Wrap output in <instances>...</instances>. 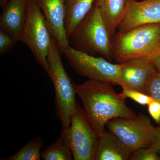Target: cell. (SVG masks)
Here are the masks:
<instances>
[{"mask_svg": "<svg viewBox=\"0 0 160 160\" xmlns=\"http://www.w3.org/2000/svg\"><path fill=\"white\" fill-rule=\"evenodd\" d=\"M127 0H96L95 3L110 38L115 33L126 12Z\"/></svg>", "mask_w": 160, "mask_h": 160, "instance_id": "5bb4252c", "label": "cell"}, {"mask_svg": "<svg viewBox=\"0 0 160 160\" xmlns=\"http://www.w3.org/2000/svg\"><path fill=\"white\" fill-rule=\"evenodd\" d=\"M29 0H9L0 16V27L16 42L21 41Z\"/></svg>", "mask_w": 160, "mask_h": 160, "instance_id": "7c38bea8", "label": "cell"}, {"mask_svg": "<svg viewBox=\"0 0 160 160\" xmlns=\"http://www.w3.org/2000/svg\"><path fill=\"white\" fill-rule=\"evenodd\" d=\"M160 23V0H127L126 12L118 28L125 32L137 26Z\"/></svg>", "mask_w": 160, "mask_h": 160, "instance_id": "9c48e42d", "label": "cell"}, {"mask_svg": "<svg viewBox=\"0 0 160 160\" xmlns=\"http://www.w3.org/2000/svg\"><path fill=\"white\" fill-rule=\"evenodd\" d=\"M96 0H65V27L69 38Z\"/></svg>", "mask_w": 160, "mask_h": 160, "instance_id": "9a60e30c", "label": "cell"}, {"mask_svg": "<svg viewBox=\"0 0 160 160\" xmlns=\"http://www.w3.org/2000/svg\"><path fill=\"white\" fill-rule=\"evenodd\" d=\"M61 53L56 41L52 37L47 57L49 67L48 75L54 86L57 117L62 127H68L76 105V93L74 83L72 82L63 66Z\"/></svg>", "mask_w": 160, "mask_h": 160, "instance_id": "277c9868", "label": "cell"}, {"mask_svg": "<svg viewBox=\"0 0 160 160\" xmlns=\"http://www.w3.org/2000/svg\"><path fill=\"white\" fill-rule=\"evenodd\" d=\"M72 69L89 80L107 82L121 86V65L113 64L105 58L94 55L69 47L63 51Z\"/></svg>", "mask_w": 160, "mask_h": 160, "instance_id": "8992f818", "label": "cell"}, {"mask_svg": "<svg viewBox=\"0 0 160 160\" xmlns=\"http://www.w3.org/2000/svg\"><path fill=\"white\" fill-rule=\"evenodd\" d=\"M60 52L70 47L65 27V0H37Z\"/></svg>", "mask_w": 160, "mask_h": 160, "instance_id": "8fae6325", "label": "cell"}, {"mask_svg": "<svg viewBox=\"0 0 160 160\" xmlns=\"http://www.w3.org/2000/svg\"><path fill=\"white\" fill-rule=\"evenodd\" d=\"M106 127L132 152L150 146L155 128L150 119L142 113L133 118L112 119Z\"/></svg>", "mask_w": 160, "mask_h": 160, "instance_id": "52a82bcc", "label": "cell"}, {"mask_svg": "<svg viewBox=\"0 0 160 160\" xmlns=\"http://www.w3.org/2000/svg\"><path fill=\"white\" fill-rule=\"evenodd\" d=\"M9 0H1L0 2H1V6L2 7V9L5 8L6 6V4L8 3V1Z\"/></svg>", "mask_w": 160, "mask_h": 160, "instance_id": "d4e9b609", "label": "cell"}, {"mask_svg": "<svg viewBox=\"0 0 160 160\" xmlns=\"http://www.w3.org/2000/svg\"><path fill=\"white\" fill-rule=\"evenodd\" d=\"M146 92L153 100L160 103V73L158 72H156L149 80Z\"/></svg>", "mask_w": 160, "mask_h": 160, "instance_id": "ffe728a7", "label": "cell"}, {"mask_svg": "<svg viewBox=\"0 0 160 160\" xmlns=\"http://www.w3.org/2000/svg\"><path fill=\"white\" fill-rule=\"evenodd\" d=\"M44 146L43 140L40 137L30 140L14 154L5 159L6 160H40L41 149Z\"/></svg>", "mask_w": 160, "mask_h": 160, "instance_id": "e0dca14e", "label": "cell"}, {"mask_svg": "<svg viewBox=\"0 0 160 160\" xmlns=\"http://www.w3.org/2000/svg\"><path fill=\"white\" fill-rule=\"evenodd\" d=\"M17 42L9 33L1 29L0 30V54H6L13 47Z\"/></svg>", "mask_w": 160, "mask_h": 160, "instance_id": "44dd1931", "label": "cell"}, {"mask_svg": "<svg viewBox=\"0 0 160 160\" xmlns=\"http://www.w3.org/2000/svg\"><path fill=\"white\" fill-rule=\"evenodd\" d=\"M132 152L116 136L106 131L99 135L94 160H130Z\"/></svg>", "mask_w": 160, "mask_h": 160, "instance_id": "4fadbf2b", "label": "cell"}, {"mask_svg": "<svg viewBox=\"0 0 160 160\" xmlns=\"http://www.w3.org/2000/svg\"><path fill=\"white\" fill-rule=\"evenodd\" d=\"M150 146L154 149L158 154L160 153V126L155 127Z\"/></svg>", "mask_w": 160, "mask_h": 160, "instance_id": "603a6c76", "label": "cell"}, {"mask_svg": "<svg viewBox=\"0 0 160 160\" xmlns=\"http://www.w3.org/2000/svg\"><path fill=\"white\" fill-rule=\"evenodd\" d=\"M73 85L87 120L99 135L107 131L105 127L110 120L136 115L111 83L89 79L82 84Z\"/></svg>", "mask_w": 160, "mask_h": 160, "instance_id": "6da1fadb", "label": "cell"}, {"mask_svg": "<svg viewBox=\"0 0 160 160\" xmlns=\"http://www.w3.org/2000/svg\"><path fill=\"white\" fill-rule=\"evenodd\" d=\"M52 37L44 15L37 0H29L27 16L21 38L32 53L36 62L49 74L48 52Z\"/></svg>", "mask_w": 160, "mask_h": 160, "instance_id": "5b68a950", "label": "cell"}, {"mask_svg": "<svg viewBox=\"0 0 160 160\" xmlns=\"http://www.w3.org/2000/svg\"><path fill=\"white\" fill-rule=\"evenodd\" d=\"M130 160H160V157L154 149L149 146L132 152Z\"/></svg>", "mask_w": 160, "mask_h": 160, "instance_id": "d6986e66", "label": "cell"}, {"mask_svg": "<svg viewBox=\"0 0 160 160\" xmlns=\"http://www.w3.org/2000/svg\"><path fill=\"white\" fill-rule=\"evenodd\" d=\"M119 64L121 87L125 86L146 93L147 84L157 72L151 59L148 57H140Z\"/></svg>", "mask_w": 160, "mask_h": 160, "instance_id": "30bf717a", "label": "cell"}, {"mask_svg": "<svg viewBox=\"0 0 160 160\" xmlns=\"http://www.w3.org/2000/svg\"><path fill=\"white\" fill-rule=\"evenodd\" d=\"M111 38L99 9L94 3L69 40L74 49L92 55H100L111 62L113 59Z\"/></svg>", "mask_w": 160, "mask_h": 160, "instance_id": "3957f363", "label": "cell"}, {"mask_svg": "<svg viewBox=\"0 0 160 160\" xmlns=\"http://www.w3.org/2000/svg\"><path fill=\"white\" fill-rule=\"evenodd\" d=\"M149 114L157 123L160 122V103L155 100L149 103L148 105Z\"/></svg>", "mask_w": 160, "mask_h": 160, "instance_id": "7402d4cb", "label": "cell"}, {"mask_svg": "<svg viewBox=\"0 0 160 160\" xmlns=\"http://www.w3.org/2000/svg\"><path fill=\"white\" fill-rule=\"evenodd\" d=\"M122 87V90L120 94L123 98H129L142 106L148 105L149 103L154 100L149 95L146 94L142 92L130 89L125 86Z\"/></svg>", "mask_w": 160, "mask_h": 160, "instance_id": "ac0fdd59", "label": "cell"}, {"mask_svg": "<svg viewBox=\"0 0 160 160\" xmlns=\"http://www.w3.org/2000/svg\"><path fill=\"white\" fill-rule=\"evenodd\" d=\"M69 139L74 160H94L99 135L77 102L69 127Z\"/></svg>", "mask_w": 160, "mask_h": 160, "instance_id": "ba28073f", "label": "cell"}, {"mask_svg": "<svg viewBox=\"0 0 160 160\" xmlns=\"http://www.w3.org/2000/svg\"><path fill=\"white\" fill-rule=\"evenodd\" d=\"M111 43L112 58L118 63L140 57H151L160 52V23L116 32Z\"/></svg>", "mask_w": 160, "mask_h": 160, "instance_id": "7a4b0ae2", "label": "cell"}, {"mask_svg": "<svg viewBox=\"0 0 160 160\" xmlns=\"http://www.w3.org/2000/svg\"></svg>", "mask_w": 160, "mask_h": 160, "instance_id": "484cf974", "label": "cell"}, {"mask_svg": "<svg viewBox=\"0 0 160 160\" xmlns=\"http://www.w3.org/2000/svg\"><path fill=\"white\" fill-rule=\"evenodd\" d=\"M152 60L158 71L160 73V52L150 58Z\"/></svg>", "mask_w": 160, "mask_h": 160, "instance_id": "cb8c5ba5", "label": "cell"}, {"mask_svg": "<svg viewBox=\"0 0 160 160\" xmlns=\"http://www.w3.org/2000/svg\"><path fill=\"white\" fill-rule=\"evenodd\" d=\"M44 160H72L73 156L69 139V127H62L59 137L51 146L41 152Z\"/></svg>", "mask_w": 160, "mask_h": 160, "instance_id": "2e32d148", "label": "cell"}]
</instances>
